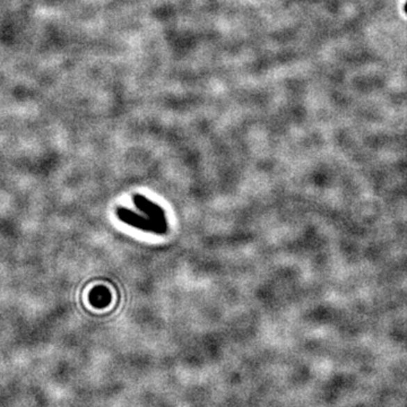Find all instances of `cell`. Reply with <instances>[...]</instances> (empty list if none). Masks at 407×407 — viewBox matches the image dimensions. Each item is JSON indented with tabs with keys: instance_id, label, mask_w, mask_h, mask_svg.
<instances>
[{
	"instance_id": "cell-4",
	"label": "cell",
	"mask_w": 407,
	"mask_h": 407,
	"mask_svg": "<svg viewBox=\"0 0 407 407\" xmlns=\"http://www.w3.org/2000/svg\"><path fill=\"white\" fill-rule=\"evenodd\" d=\"M404 12H405V14H406V15H407V1H406V3H405Z\"/></svg>"
},
{
	"instance_id": "cell-3",
	"label": "cell",
	"mask_w": 407,
	"mask_h": 407,
	"mask_svg": "<svg viewBox=\"0 0 407 407\" xmlns=\"http://www.w3.org/2000/svg\"><path fill=\"white\" fill-rule=\"evenodd\" d=\"M90 302L94 308H106L111 302V294L106 287H94L90 293Z\"/></svg>"
},
{
	"instance_id": "cell-2",
	"label": "cell",
	"mask_w": 407,
	"mask_h": 407,
	"mask_svg": "<svg viewBox=\"0 0 407 407\" xmlns=\"http://www.w3.org/2000/svg\"><path fill=\"white\" fill-rule=\"evenodd\" d=\"M134 202H135V205L144 214L151 217L154 222H157V224H160V225L164 226V228H168V225H166V214H164V211H163L160 206L154 204L150 199L142 196V195H136L134 197Z\"/></svg>"
},
{
	"instance_id": "cell-1",
	"label": "cell",
	"mask_w": 407,
	"mask_h": 407,
	"mask_svg": "<svg viewBox=\"0 0 407 407\" xmlns=\"http://www.w3.org/2000/svg\"><path fill=\"white\" fill-rule=\"evenodd\" d=\"M117 216L119 220L122 221L126 224L134 226L136 229L143 230L146 232L157 233V234H164L168 228L157 224L154 222L151 217L141 216L134 213V212L127 209V208L120 207L117 209Z\"/></svg>"
}]
</instances>
